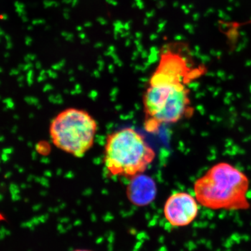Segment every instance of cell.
Returning a JSON list of instances; mask_svg holds the SVG:
<instances>
[{"instance_id": "cell-1", "label": "cell", "mask_w": 251, "mask_h": 251, "mask_svg": "<svg viewBox=\"0 0 251 251\" xmlns=\"http://www.w3.org/2000/svg\"><path fill=\"white\" fill-rule=\"evenodd\" d=\"M202 67H190L179 52L166 49L143 95L145 129L155 133L163 125L176 123L193 112L187 85L202 75Z\"/></svg>"}, {"instance_id": "cell-2", "label": "cell", "mask_w": 251, "mask_h": 251, "mask_svg": "<svg viewBox=\"0 0 251 251\" xmlns=\"http://www.w3.org/2000/svg\"><path fill=\"white\" fill-rule=\"evenodd\" d=\"M250 181L232 165L221 162L211 167L193 185L198 204L211 210L246 211Z\"/></svg>"}, {"instance_id": "cell-3", "label": "cell", "mask_w": 251, "mask_h": 251, "mask_svg": "<svg viewBox=\"0 0 251 251\" xmlns=\"http://www.w3.org/2000/svg\"><path fill=\"white\" fill-rule=\"evenodd\" d=\"M156 158V152L141 133L127 127L108 135L103 163L110 176L133 178L143 175Z\"/></svg>"}, {"instance_id": "cell-4", "label": "cell", "mask_w": 251, "mask_h": 251, "mask_svg": "<svg viewBox=\"0 0 251 251\" xmlns=\"http://www.w3.org/2000/svg\"><path fill=\"white\" fill-rule=\"evenodd\" d=\"M98 124L92 115L82 109L69 108L52 119L50 136L56 148L80 158L93 147Z\"/></svg>"}, {"instance_id": "cell-5", "label": "cell", "mask_w": 251, "mask_h": 251, "mask_svg": "<svg viewBox=\"0 0 251 251\" xmlns=\"http://www.w3.org/2000/svg\"><path fill=\"white\" fill-rule=\"evenodd\" d=\"M199 205L195 196L178 191L171 194L163 206V215L168 224L175 227L190 226L197 219Z\"/></svg>"}, {"instance_id": "cell-6", "label": "cell", "mask_w": 251, "mask_h": 251, "mask_svg": "<svg viewBox=\"0 0 251 251\" xmlns=\"http://www.w3.org/2000/svg\"><path fill=\"white\" fill-rule=\"evenodd\" d=\"M72 251H92L87 250V249H76V250H74Z\"/></svg>"}]
</instances>
